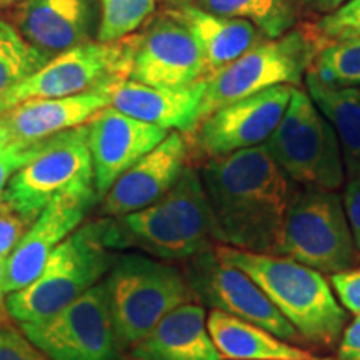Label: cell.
I'll return each mask as SVG.
<instances>
[{"label":"cell","instance_id":"cell-1","mask_svg":"<svg viewBox=\"0 0 360 360\" xmlns=\"http://www.w3.org/2000/svg\"><path fill=\"white\" fill-rule=\"evenodd\" d=\"M200 179L225 245L281 255L285 222L300 191L264 146L215 157Z\"/></svg>","mask_w":360,"mask_h":360},{"label":"cell","instance_id":"cell-2","mask_svg":"<svg viewBox=\"0 0 360 360\" xmlns=\"http://www.w3.org/2000/svg\"><path fill=\"white\" fill-rule=\"evenodd\" d=\"M101 237L109 250L139 249L165 262H186L225 245L200 172L191 164L155 204L122 217L102 219Z\"/></svg>","mask_w":360,"mask_h":360},{"label":"cell","instance_id":"cell-3","mask_svg":"<svg viewBox=\"0 0 360 360\" xmlns=\"http://www.w3.org/2000/svg\"><path fill=\"white\" fill-rule=\"evenodd\" d=\"M215 252L257 283L304 342L332 349L340 340L347 312L321 272L285 255L254 254L231 245H217Z\"/></svg>","mask_w":360,"mask_h":360},{"label":"cell","instance_id":"cell-4","mask_svg":"<svg viewBox=\"0 0 360 360\" xmlns=\"http://www.w3.org/2000/svg\"><path fill=\"white\" fill-rule=\"evenodd\" d=\"M103 283L117 344L124 354L174 309L197 302L182 270L142 254H117Z\"/></svg>","mask_w":360,"mask_h":360},{"label":"cell","instance_id":"cell-5","mask_svg":"<svg viewBox=\"0 0 360 360\" xmlns=\"http://www.w3.org/2000/svg\"><path fill=\"white\" fill-rule=\"evenodd\" d=\"M115 255L103 245L101 220L84 224L52 252L34 282L6 297L8 317L17 323L53 317L102 282Z\"/></svg>","mask_w":360,"mask_h":360},{"label":"cell","instance_id":"cell-6","mask_svg":"<svg viewBox=\"0 0 360 360\" xmlns=\"http://www.w3.org/2000/svg\"><path fill=\"white\" fill-rule=\"evenodd\" d=\"M264 147L278 167L305 188L337 191L345 184L335 130L304 90L294 89L281 124Z\"/></svg>","mask_w":360,"mask_h":360},{"label":"cell","instance_id":"cell-7","mask_svg":"<svg viewBox=\"0 0 360 360\" xmlns=\"http://www.w3.org/2000/svg\"><path fill=\"white\" fill-rule=\"evenodd\" d=\"M319 45L302 30L267 39L205 79L199 122L229 103L276 85L302 84Z\"/></svg>","mask_w":360,"mask_h":360},{"label":"cell","instance_id":"cell-8","mask_svg":"<svg viewBox=\"0 0 360 360\" xmlns=\"http://www.w3.org/2000/svg\"><path fill=\"white\" fill-rule=\"evenodd\" d=\"M141 32L115 42H85L52 57L42 69L15 85L0 103V114L32 98L98 94L107 85L130 77Z\"/></svg>","mask_w":360,"mask_h":360},{"label":"cell","instance_id":"cell-9","mask_svg":"<svg viewBox=\"0 0 360 360\" xmlns=\"http://www.w3.org/2000/svg\"><path fill=\"white\" fill-rule=\"evenodd\" d=\"M96 186L87 124L45 139L32 159L8 180L2 200L27 220L62 193Z\"/></svg>","mask_w":360,"mask_h":360},{"label":"cell","instance_id":"cell-10","mask_svg":"<svg viewBox=\"0 0 360 360\" xmlns=\"http://www.w3.org/2000/svg\"><path fill=\"white\" fill-rule=\"evenodd\" d=\"M281 255L328 276L355 267L359 252L339 193L300 191L287 217Z\"/></svg>","mask_w":360,"mask_h":360},{"label":"cell","instance_id":"cell-11","mask_svg":"<svg viewBox=\"0 0 360 360\" xmlns=\"http://www.w3.org/2000/svg\"><path fill=\"white\" fill-rule=\"evenodd\" d=\"M19 327L52 360H124L103 281L47 321Z\"/></svg>","mask_w":360,"mask_h":360},{"label":"cell","instance_id":"cell-12","mask_svg":"<svg viewBox=\"0 0 360 360\" xmlns=\"http://www.w3.org/2000/svg\"><path fill=\"white\" fill-rule=\"evenodd\" d=\"M294 89V85H276L215 110L186 134L188 160L204 164L215 157L264 146L281 124Z\"/></svg>","mask_w":360,"mask_h":360},{"label":"cell","instance_id":"cell-13","mask_svg":"<svg viewBox=\"0 0 360 360\" xmlns=\"http://www.w3.org/2000/svg\"><path fill=\"white\" fill-rule=\"evenodd\" d=\"M184 276L195 299L210 309L265 328L285 342H304L252 278L212 250L186 260Z\"/></svg>","mask_w":360,"mask_h":360},{"label":"cell","instance_id":"cell-14","mask_svg":"<svg viewBox=\"0 0 360 360\" xmlns=\"http://www.w3.org/2000/svg\"><path fill=\"white\" fill-rule=\"evenodd\" d=\"M129 79L169 89L207 79L199 42L182 22L165 11L141 32Z\"/></svg>","mask_w":360,"mask_h":360},{"label":"cell","instance_id":"cell-15","mask_svg":"<svg viewBox=\"0 0 360 360\" xmlns=\"http://www.w3.org/2000/svg\"><path fill=\"white\" fill-rule=\"evenodd\" d=\"M97 200L96 186H92L62 193L45 207L7 259V295L39 277L52 252L77 231Z\"/></svg>","mask_w":360,"mask_h":360},{"label":"cell","instance_id":"cell-16","mask_svg":"<svg viewBox=\"0 0 360 360\" xmlns=\"http://www.w3.org/2000/svg\"><path fill=\"white\" fill-rule=\"evenodd\" d=\"M87 127L94 184L101 200L120 175L169 135L159 125L141 122L109 105L97 112Z\"/></svg>","mask_w":360,"mask_h":360},{"label":"cell","instance_id":"cell-17","mask_svg":"<svg viewBox=\"0 0 360 360\" xmlns=\"http://www.w3.org/2000/svg\"><path fill=\"white\" fill-rule=\"evenodd\" d=\"M188 164V143L182 132H169L154 150L115 180L102 199V215L122 217L160 200Z\"/></svg>","mask_w":360,"mask_h":360},{"label":"cell","instance_id":"cell-18","mask_svg":"<svg viewBox=\"0 0 360 360\" xmlns=\"http://www.w3.org/2000/svg\"><path fill=\"white\" fill-rule=\"evenodd\" d=\"M12 24L47 58L90 42L96 0H22L13 6Z\"/></svg>","mask_w":360,"mask_h":360},{"label":"cell","instance_id":"cell-19","mask_svg":"<svg viewBox=\"0 0 360 360\" xmlns=\"http://www.w3.org/2000/svg\"><path fill=\"white\" fill-rule=\"evenodd\" d=\"M205 79L180 89L152 87L132 79L117 80L102 89L109 107L165 130L191 134L199 124Z\"/></svg>","mask_w":360,"mask_h":360},{"label":"cell","instance_id":"cell-20","mask_svg":"<svg viewBox=\"0 0 360 360\" xmlns=\"http://www.w3.org/2000/svg\"><path fill=\"white\" fill-rule=\"evenodd\" d=\"M127 360H224L207 330L202 304L174 309L129 350Z\"/></svg>","mask_w":360,"mask_h":360},{"label":"cell","instance_id":"cell-21","mask_svg":"<svg viewBox=\"0 0 360 360\" xmlns=\"http://www.w3.org/2000/svg\"><path fill=\"white\" fill-rule=\"evenodd\" d=\"M107 105L109 102L102 94H82L58 98H32L17 103L0 115L8 125L12 142L34 143L87 124Z\"/></svg>","mask_w":360,"mask_h":360},{"label":"cell","instance_id":"cell-22","mask_svg":"<svg viewBox=\"0 0 360 360\" xmlns=\"http://www.w3.org/2000/svg\"><path fill=\"white\" fill-rule=\"evenodd\" d=\"M193 34L205 60L207 77L232 64L255 45L267 37L250 22L232 17L215 15L188 6L182 8H167Z\"/></svg>","mask_w":360,"mask_h":360},{"label":"cell","instance_id":"cell-23","mask_svg":"<svg viewBox=\"0 0 360 360\" xmlns=\"http://www.w3.org/2000/svg\"><path fill=\"white\" fill-rule=\"evenodd\" d=\"M207 330L224 360H302L307 350L278 339L255 323L220 310L207 315Z\"/></svg>","mask_w":360,"mask_h":360},{"label":"cell","instance_id":"cell-24","mask_svg":"<svg viewBox=\"0 0 360 360\" xmlns=\"http://www.w3.org/2000/svg\"><path fill=\"white\" fill-rule=\"evenodd\" d=\"M305 85L312 102L335 130L345 175L349 180L360 179V90L330 87L310 72L305 74Z\"/></svg>","mask_w":360,"mask_h":360},{"label":"cell","instance_id":"cell-25","mask_svg":"<svg viewBox=\"0 0 360 360\" xmlns=\"http://www.w3.org/2000/svg\"><path fill=\"white\" fill-rule=\"evenodd\" d=\"M195 7L215 15L254 24L267 39H278L294 30L295 0H197Z\"/></svg>","mask_w":360,"mask_h":360},{"label":"cell","instance_id":"cell-26","mask_svg":"<svg viewBox=\"0 0 360 360\" xmlns=\"http://www.w3.org/2000/svg\"><path fill=\"white\" fill-rule=\"evenodd\" d=\"M49 60L51 58L22 37L11 20L0 19V103L15 85L42 69Z\"/></svg>","mask_w":360,"mask_h":360},{"label":"cell","instance_id":"cell-27","mask_svg":"<svg viewBox=\"0 0 360 360\" xmlns=\"http://www.w3.org/2000/svg\"><path fill=\"white\" fill-rule=\"evenodd\" d=\"M309 72L330 87H360V39L334 40L319 47Z\"/></svg>","mask_w":360,"mask_h":360},{"label":"cell","instance_id":"cell-28","mask_svg":"<svg viewBox=\"0 0 360 360\" xmlns=\"http://www.w3.org/2000/svg\"><path fill=\"white\" fill-rule=\"evenodd\" d=\"M101 22L97 42H115L137 32L154 15L157 0H97Z\"/></svg>","mask_w":360,"mask_h":360},{"label":"cell","instance_id":"cell-29","mask_svg":"<svg viewBox=\"0 0 360 360\" xmlns=\"http://www.w3.org/2000/svg\"><path fill=\"white\" fill-rule=\"evenodd\" d=\"M315 37L326 42L360 39V0H347L337 11L323 15L315 25Z\"/></svg>","mask_w":360,"mask_h":360},{"label":"cell","instance_id":"cell-30","mask_svg":"<svg viewBox=\"0 0 360 360\" xmlns=\"http://www.w3.org/2000/svg\"><path fill=\"white\" fill-rule=\"evenodd\" d=\"M0 360H52L13 326L7 310H0Z\"/></svg>","mask_w":360,"mask_h":360},{"label":"cell","instance_id":"cell-31","mask_svg":"<svg viewBox=\"0 0 360 360\" xmlns=\"http://www.w3.org/2000/svg\"><path fill=\"white\" fill-rule=\"evenodd\" d=\"M34 222L0 200V260H7Z\"/></svg>","mask_w":360,"mask_h":360},{"label":"cell","instance_id":"cell-32","mask_svg":"<svg viewBox=\"0 0 360 360\" xmlns=\"http://www.w3.org/2000/svg\"><path fill=\"white\" fill-rule=\"evenodd\" d=\"M42 142L44 141L34 143L11 142L7 147H4L2 150H0V200H2L4 191H6L12 175L37 154Z\"/></svg>","mask_w":360,"mask_h":360},{"label":"cell","instance_id":"cell-33","mask_svg":"<svg viewBox=\"0 0 360 360\" xmlns=\"http://www.w3.org/2000/svg\"><path fill=\"white\" fill-rule=\"evenodd\" d=\"M328 281L342 307L360 317V267L332 274Z\"/></svg>","mask_w":360,"mask_h":360},{"label":"cell","instance_id":"cell-34","mask_svg":"<svg viewBox=\"0 0 360 360\" xmlns=\"http://www.w3.org/2000/svg\"><path fill=\"white\" fill-rule=\"evenodd\" d=\"M342 202H344L355 247H357V252L360 254V179L349 180Z\"/></svg>","mask_w":360,"mask_h":360},{"label":"cell","instance_id":"cell-35","mask_svg":"<svg viewBox=\"0 0 360 360\" xmlns=\"http://www.w3.org/2000/svg\"><path fill=\"white\" fill-rule=\"evenodd\" d=\"M337 360H360V317H355L342 332Z\"/></svg>","mask_w":360,"mask_h":360},{"label":"cell","instance_id":"cell-36","mask_svg":"<svg viewBox=\"0 0 360 360\" xmlns=\"http://www.w3.org/2000/svg\"><path fill=\"white\" fill-rule=\"evenodd\" d=\"M304 6H307L312 8L315 12H322V13H332L337 8L344 6L347 0H300Z\"/></svg>","mask_w":360,"mask_h":360},{"label":"cell","instance_id":"cell-37","mask_svg":"<svg viewBox=\"0 0 360 360\" xmlns=\"http://www.w3.org/2000/svg\"><path fill=\"white\" fill-rule=\"evenodd\" d=\"M6 272L7 260H0V310H6Z\"/></svg>","mask_w":360,"mask_h":360},{"label":"cell","instance_id":"cell-38","mask_svg":"<svg viewBox=\"0 0 360 360\" xmlns=\"http://www.w3.org/2000/svg\"><path fill=\"white\" fill-rule=\"evenodd\" d=\"M11 142H12L11 130H8V125L6 124V120L2 119V115H0V150H2L4 147H7Z\"/></svg>","mask_w":360,"mask_h":360},{"label":"cell","instance_id":"cell-39","mask_svg":"<svg viewBox=\"0 0 360 360\" xmlns=\"http://www.w3.org/2000/svg\"><path fill=\"white\" fill-rule=\"evenodd\" d=\"M167 4L169 8H182L188 6H195L197 0H164Z\"/></svg>","mask_w":360,"mask_h":360},{"label":"cell","instance_id":"cell-40","mask_svg":"<svg viewBox=\"0 0 360 360\" xmlns=\"http://www.w3.org/2000/svg\"><path fill=\"white\" fill-rule=\"evenodd\" d=\"M19 2H22V0H0V11H2V8L17 6Z\"/></svg>","mask_w":360,"mask_h":360},{"label":"cell","instance_id":"cell-41","mask_svg":"<svg viewBox=\"0 0 360 360\" xmlns=\"http://www.w3.org/2000/svg\"><path fill=\"white\" fill-rule=\"evenodd\" d=\"M302 360H334V359H317V357H309V359H302Z\"/></svg>","mask_w":360,"mask_h":360}]
</instances>
